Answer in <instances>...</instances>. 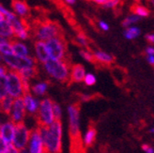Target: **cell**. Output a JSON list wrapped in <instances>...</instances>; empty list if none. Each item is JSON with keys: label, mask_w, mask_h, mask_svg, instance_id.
<instances>
[{"label": "cell", "mask_w": 154, "mask_h": 153, "mask_svg": "<svg viewBox=\"0 0 154 153\" xmlns=\"http://www.w3.org/2000/svg\"><path fill=\"white\" fill-rule=\"evenodd\" d=\"M146 39L148 40L149 42H150L151 44L154 45V34H148L146 36Z\"/></svg>", "instance_id": "ab89813d"}, {"label": "cell", "mask_w": 154, "mask_h": 153, "mask_svg": "<svg viewBox=\"0 0 154 153\" xmlns=\"http://www.w3.org/2000/svg\"><path fill=\"white\" fill-rule=\"evenodd\" d=\"M8 80V94L12 99L23 98L26 92L30 91L31 84L23 80L20 73L12 71H8L7 72Z\"/></svg>", "instance_id": "3957f363"}, {"label": "cell", "mask_w": 154, "mask_h": 153, "mask_svg": "<svg viewBox=\"0 0 154 153\" xmlns=\"http://www.w3.org/2000/svg\"><path fill=\"white\" fill-rule=\"evenodd\" d=\"M12 54L18 57H30V50L27 45L18 40H11Z\"/></svg>", "instance_id": "9a60e30c"}, {"label": "cell", "mask_w": 154, "mask_h": 153, "mask_svg": "<svg viewBox=\"0 0 154 153\" xmlns=\"http://www.w3.org/2000/svg\"><path fill=\"white\" fill-rule=\"evenodd\" d=\"M49 88V83L47 81H38L36 83L31 84L30 86V92L34 96L43 97L46 95Z\"/></svg>", "instance_id": "e0dca14e"}, {"label": "cell", "mask_w": 154, "mask_h": 153, "mask_svg": "<svg viewBox=\"0 0 154 153\" xmlns=\"http://www.w3.org/2000/svg\"><path fill=\"white\" fill-rule=\"evenodd\" d=\"M147 56H154V46H148L146 48Z\"/></svg>", "instance_id": "f35d334b"}, {"label": "cell", "mask_w": 154, "mask_h": 153, "mask_svg": "<svg viewBox=\"0 0 154 153\" xmlns=\"http://www.w3.org/2000/svg\"><path fill=\"white\" fill-rule=\"evenodd\" d=\"M149 132H150L151 133H154V128H151V129L149 130Z\"/></svg>", "instance_id": "7dc6e473"}, {"label": "cell", "mask_w": 154, "mask_h": 153, "mask_svg": "<svg viewBox=\"0 0 154 153\" xmlns=\"http://www.w3.org/2000/svg\"><path fill=\"white\" fill-rule=\"evenodd\" d=\"M80 56L86 60V61H88V62H92V61L94 60V57H93V53L89 52L88 50H85V49H82L80 50L79 52Z\"/></svg>", "instance_id": "4dcf8cb0"}, {"label": "cell", "mask_w": 154, "mask_h": 153, "mask_svg": "<svg viewBox=\"0 0 154 153\" xmlns=\"http://www.w3.org/2000/svg\"><path fill=\"white\" fill-rule=\"evenodd\" d=\"M49 58L55 60H67V45L61 36L45 42Z\"/></svg>", "instance_id": "52a82bcc"}, {"label": "cell", "mask_w": 154, "mask_h": 153, "mask_svg": "<svg viewBox=\"0 0 154 153\" xmlns=\"http://www.w3.org/2000/svg\"><path fill=\"white\" fill-rule=\"evenodd\" d=\"M69 118V132L72 139L78 138L80 133V111L76 104H71L67 107Z\"/></svg>", "instance_id": "9c48e42d"}, {"label": "cell", "mask_w": 154, "mask_h": 153, "mask_svg": "<svg viewBox=\"0 0 154 153\" xmlns=\"http://www.w3.org/2000/svg\"><path fill=\"white\" fill-rule=\"evenodd\" d=\"M34 58L38 64L42 65L49 59V56L47 50H46V45L44 41H34Z\"/></svg>", "instance_id": "5bb4252c"}, {"label": "cell", "mask_w": 154, "mask_h": 153, "mask_svg": "<svg viewBox=\"0 0 154 153\" xmlns=\"http://www.w3.org/2000/svg\"><path fill=\"white\" fill-rule=\"evenodd\" d=\"M10 145L0 137V153H5Z\"/></svg>", "instance_id": "836d02e7"}, {"label": "cell", "mask_w": 154, "mask_h": 153, "mask_svg": "<svg viewBox=\"0 0 154 153\" xmlns=\"http://www.w3.org/2000/svg\"><path fill=\"white\" fill-rule=\"evenodd\" d=\"M31 130L32 129L28 128L26 123L17 124L16 128H15L14 136H13L12 142H11L12 146L19 150H21L23 148H26L27 147V144L29 141Z\"/></svg>", "instance_id": "ba28073f"}, {"label": "cell", "mask_w": 154, "mask_h": 153, "mask_svg": "<svg viewBox=\"0 0 154 153\" xmlns=\"http://www.w3.org/2000/svg\"><path fill=\"white\" fill-rule=\"evenodd\" d=\"M15 128H16V124H14L11 120H10L9 118L4 121H1V124H0V137L9 145H11L12 142Z\"/></svg>", "instance_id": "4fadbf2b"}, {"label": "cell", "mask_w": 154, "mask_h": 153, "mask_svg": "<svg viewBox=\"0 0 154 153\" xmlns=\"http://www.w3.org/2000/svg\"><path fill=\"white\" fill-rule=\"evenodd\" d=\"M38 72V67H35V68L27 69V70L23 71L22 72H20V75L22 76V78H23V80H24V81L28 82V83L31 84V81L37 77Z\"/></svg>", "instance_id": "603a6c76"}, {"label": "cell", "mask_w": 154, "mask_h": 153, "mask_svg": "<svg viewBox=\"0 0 154 153\" xmlns=\"http://www.w3.org/2000/svg\"><path fill=\"white\" fill-rule=\"evenodd\" d=\"M120 3V0H108L103 6V9H115L117 8Z\"/></svg>", "instance_id": "d6a6232c"}, {"label": "cell", "mask_w": 154, "mask_h": 153, "mask_svg": "<svg viewBox=\"0 0 154 153\" xmlns=\"http://www.w3.org/2000/svg\"><path fill=\"white\" fill-rule=\"evenodd\" d=\"M76 42L78 43L82 47H87L88 45V38L84 34H78L76 36Z\"/></svg>", "instance_id": "1f68e13d"}, {"label": "cell", "mask_w": 154, "mask_h": 153, "mask_svg": "<svg viewBox=\"0 0 154 153\" xmlns=\"http://www.w3.org/2000/svg\"><path fill=\"white\" fill-rule=\"evenodd\" d=\"M96 134H97L96 130L94 128H89L84 135V138H83L84 144L86 145L87 147L91 146V145L93 144V142L95 141Z\"/></svg>", "instance_id": "d4e9b609"}, {"label": "cell", "mask_w": 154, "mask_h": 153, "mask_svg": "<svg viewBox=\"0 0 154 153\" xmlns=\"http://www.w3.org/2000/svg\"><path fill=\"white\" fill-rule=\"evenodd\" d=\"M93 57L94 60L103 64H111L114 61V57L112 55L100 50H97L93 53Z\"/></svg>", "instance_id": "ffe728a7"}, {"label": "cell", "mask_w": 154, "mask_h": 153, "mask_svg": "<svg viewBox=\"0 0 154 153\" xmlns=\"http://www.w3.org/2000/svg\"><path fill=\"white\" fill-rule=\"evenodd\" d=\"M46 153H60L62 150V123L55 120L50 126H37Z\"/></svg>", "instance_id": "6da1fadb"}, {"label": "cell", "mask_w": 154, "mask_h": 153, "mask_svg": "<svg viewBox=\"0 0 154 153\" xmlns=\"http://www.w3.org/2000/svg\"><path fill=\"white\" fill-rule=\"evenodd\" d=\"M11 7L15 14L22 18L26 17L29 13V8L27 4L25 1H22V0H12Z\"/></svg>", "instance_id": "ac0fdd59"}, {"label": "cell", "mask_w": 154, "mask_h": 153, "mask_svg": "<svg viewBox=\"0 0 154 153\" xmlns=\"http://www.w3.org/2000/svg\"><path fill=\"white\" fill-rule=\"evenodd\" d=\"M9 118L11 120L14 124H20V123H25V120L27 117V114L24 105V102L23 99H15L13 101V105L11 110V113L9 114Z\"/></svg>", "instance_id": "30bf717a"}, {"label": "cell", "mask_w": 154, "mask_h": 153, "mask_svg": "<svg viewBox=\"0 0 154 153\" xmlns=\"http://www.w3.org/2000/svg\"><path fill=\"white\" fill-rule=\"evenodd\" d=\"M133 13L137 15L138 17L140 18H145V17H148L149 14V11L147 9L146 7L142 6V5H134L133 7Z\"/></svg>", "instance_id": "4316f807"}, {"label": "cell", "mask_w": 154, "mask_h": 153, "mask_svg": "<svg viewBox=\"0 0 154 153\" xmlns=\"http://www.w3.org/2000/svg\"><path fill=\"white\" fill-rule=\"evenodd\" d=\"M147 61L150 65H154V56H147Z\"/></svg>", "instance_id": "b9f144b4"}, {"label": "cell", "mask_w": 154, "mask_h": 153, "mask_svg": "<svg viewBox=\"0 0 154 153\" xmlns=\"http://www.w3.org/2000/svg\"><path fill=\"white\" fill-rule=\"evenodd\" d=\"M26 148L28 153H46L44 144L37 127L31 130Z\"/></svg>", "instance_id": "8fae6325"}, {"label": "cell", "mask_w": 154, "mask_h": 153, "mask_svg": "<svg viewBox=\"0 0 154 153\" xmlns=\"http://www.w3.org/2000/svg\"><path fill=\"white\" fill-rule=\"evenodd\" d=\"M81 99H82V101L87 102V101H88L89 99H90V96L89 95H86V94H83V95H81Z\"/></svg>", "instance_id": "7bdbcfd3"}, {"label": "cell", "mask_w": 154, "mask_h": 153, "mask_svg": "<svg viewBox=\"0 0 154 153\" xmlns=\"http://www.w3.org/2000/svg\"><path fill=\"white\" fill-rule=\"evenodd\" d=\"M23 102H24V105L26 111L27 116L30 117H36V115L40 108V103L41 100L34 96L31 92H26L24 96H23Z\"/></svg>", "instance_id": "7c38bea8"}, {"label": "cell", "mask_w": 154, "mask_h": 153, "mask_svg": "<svg viewBox=\"0 0 154 153\" xmlns=\"http://www.w3.org/2000/svg\"><path fill=\"white\" fill-rule=\"evenodd\" d=\"M0 37L8 40L14 39V32L11 24L6 19L0 22Z\"/></svg>", "instance_id": "d6986e66"}, {"label": "cell", "mask_w": 154, "mask_h": 153, "mask_svg": "<svg viewBox=\"0 0 154 153\" xmlns=\"http://www.w3.org/2000/svg\"><path fill=\"white\" fill-rule=\"evenodd\" d=\"M53 102L47 97L41 100L40 108L35 117L37 126H50L56 120L53 113Z\"/></svg>", "instance_id": "8992f818"}, {"label": "cell", "mask_w": 154, "mask_h": 153, "mask_svg": "<svg viewBox=\"0 0 154 153\" xmlns=\"http://www.w3.org/2000/svg\"><path fill=\"white\" fill-rule=\"evenodd\" d=\"M2 62L8 69V71L16 72L18 73L23 71L38 67V63L33 57H18L13 54L2 57Z\"/></svg>", "instance_id": "277c9868"}, {"label": "cell", "mask_w": 154, "mask_h": 153, "mask_svg": "<svg viewBox=\"0 0 154 153\" xmlns=\"http://www.w3.org/2000/svg\"><path fill=\"white\" fill-rule=\"evenodd\" d=\"M19 149H17L16 148H14L12 145L11 144L10 146H9V148H8V149L6 150V152L5 153H19Z\"/></svg>", "instance_id": "8d00e7d4"}, {"label": "cell", "mask_w": 154, "mask_h": 153, "mask_svg": "<svg viewBox=\"0 0 154 153\" xmlns=\"http://www.w3.org/2000/svg\"><path fill=\"white\" fill-rule=\"evenodd\" d=\"M142 149H143L146 153H154V149H153L150 146H149V145L144 144L143 146H142Z\"/></svg>", "instance_id": "d590c367"}, {"label": "cell", "mask_w": 154, "mask_h": 153, "mask_svg": "<svg viewBox=\"0 0 154 153\" xmlns=\"http://www.w3.org/2000/svg\"><path fill=\"white\" fill-rule=\"evenodd\" d=\"M19 153H28V150H27V148H26L21 149V150L19 151Z\"/></svg>", "instance_id": "f6af8a7d"}, {"label": "cell", "mask_w": 154, "mask_h": 153, "mask_svg": "<svg viewBox=\"0 0 154 153\" xmlns=\"http://www.w3.org/2000/svg\"><path fill=\"white\" fill-rule=\"evenodd\" d=\"M65 2L69 5H73V4H75L76 0H65Z\"/></svg>", "instance_id": "ee69618b"}, {"label": "cell", "mask_w": 154, "mask_h": 153, "mask_svg": "<svg viewBox=\"0 0 154 153\" xmlns=\"http://www.w3.org/2000/svg\"><path fill=\"white\" fill-rule=\"evenodd\" d=\"M5 19V17H4V15L2 14V13H0V22L1 21H3Z\"/></svg>", "instance_id": "bcb514c9"}, {"label": "cell", "mask_w": 154, "mask_h": 153, "mask_svg": "<svg viewBox=\"0 0 154 153\" xmlns=\"http://www.w3.org/2000/svg\"><path fill=\"white\" fill-rule=\"evenodd\" d=\"M90 1H92L93 3L97 4V5H101V6H103L108 0H90Z\"/></svg>", "instance_id": "60d3db41"}, {"label": "cell", "mask_w": 154, "mask_h": 153, "mask_svg": "<svg viewBox=\"0 0 154 153\" xmlns=\"http://www.w3.org/2000/svg\"><path fill=\"white\" fill-rule=\"evenodd\" d=\"M0 54L3 56H9L12 54L11 40L0 37Z\"/></svg>", "instance_id": "7402d4cb"}, {"label": "cell", "mask_w": 154, "mask_h": 153, "mask_svg": "<svg viewBox=\"0 0 154 153\" xmlns=\"http://www.w3.org/2000/svg\"><path fill=\"white\" fill-rule=\"evenodd\" d=\"M42 66L44 72L54 81L66 83L70 80L71 66L67 60H55L49 58Z\"/></svg>", "instance_id": "7a4b0ae2"}, {"label": "cell", "mask_w": 154, "mask_h": 153, "mask_svg": "<svg viewBox=\"0 0 154 153\" xmlns=\"http://www.w3.org/2000/svg\"><path fill=\"white\" fill-rule=\"evenodd\" d=\"M86 70L84 66L80 64H75L71 67L70 72V80L73 83H81L84 82L85 76H86Z\"/></svg>", "instance_id": "2e32d148"}, {"label": "cell", "mask_w": 154, "mask_h": 153, "mask_svg": "<svg viewBox=\"0 0 154 153\" xmlns=\"http://www.w3.org/2000/svg\"><path fill=\"white\" fill-rule=\"evenodd\" d=\"M0 116H1V113H0ZM0 124H1V117H0Z\"/></svg>", "instance_id": "c3c4849f"}, {"label": "cell", "mask_w": 154, "mask_h": 153, "mask_svg": "<svg viewBox=\"0 0 154 153\" xmlns=\"http://www.w3.org/2000/svg\"><path fill=\"white\" fill-rule=\"evenodd\" d=\"M8 72V69L6 68V66L3 63H0V76L6 75Z\"/></svg>", "instance_id": "74e56055"}, {"label": "cell", "mask_w": 154, "mask_h": 153, "mask_svg": "<svg viewBox=\"0 0 154 153\" xmlns=\"http://www.w3.org/2000/svg\"><path fill=\"white\" fill-rule=\"evenodd\" d=\"M53 113H54L55 119L61 121V118H62V108H61L59 103L56 102H53Z\"/></svg>", "instance_id": "f1b7e54d"}, {"label": "cell", "mask_w": 154, "mask_h": 153, "mask_svg": "<svg viewBox=\"0 0 154 153\" xmlns=\"http://www.w3.org/2000/svg\"><path fill=\"white\" fill-rule=\"evenodd\" d=\"M140 20H141L140 17H138L137 15L132 13V14L128 15V16L124 20H123V22H122V26L124 27V28L133 26H134L136 24V23L139 22Z\"/></svg>", "instance_id": "484cf974"}, {"label": "cell", "mask_w": 154, "mask_h": 153, "mask_svg": "<svg viewBox=\"0 0 154 153\" xmlns=\"http://www.w3.org/2000/svg\"><path fill=\"white\" fill-rule=\"evenodd\" d=\"M141 34V30L139 27H137L135 26H130L125 28L124 32H123V36L125 37V39L127 40H134Z\"/></svg>", "instance_id": "cb8c5ba5"}, {"label": "cell", "mask_w": 154, "mask_h": 153, "mask_svg": "<svg viewBox=\"0 0 154 153\" xmlns=\"http://www.w3.org/2000/svg\"><path fill=\"white\" fill-rule=\"evenodd\" d=\"M7 96H9L8 94V80L7 75H3L0 76V100H2Z\"/></svg>", "instance_id": "83f0119b"}, {"label": "cell", "mask_w": 154, "mask_h": 153, "mask_svg": "<svg viewBox=\"0 0 154 153\" xmlns=\"http://www.w3.org/2000/svg\"><path fill=\"white\" fill-rule=\"evenodd\" d=\"M99 27L101 28L103 31H108L109 30V25L104 21H99Z\"/></svg>", "instance_id": "e575fe53"}, {"label": "cell", "mask_w": 154, "mask_h": 153, "mask_svg": "<svg viewBox=\"0 0 154 153\" xmlns=\"http://www.w3.org/2000/svg\"><path fill=\"white\" fill-rule=\"evenodd\" d=\"M32 35L35 41L46 42L56 37L61 36V29L57 24L51 21L41 22L36 25L32 30Z\"/></svg>", "instance_id": "5b68a950"}, {"label": "cell", "mask_w": 154, "mask_h": 153, "mask_svg": "<svg viewBox=\"0 0 154 153\" xmlns=\"http://www.w3.org/2000/svg\"><path fill=\"white\" fill-rule=\"evenodd\" d=\"M13 101L14 99H12L10 96H7L4 99H2V100H0V113L4 115V116H9V114L11 113V110L12 108Z\"/></svg>", "instance_id": "44dd1931"}, {"label": "cell", "mask_w": 154, "mask_h": 153, "mask_svg": "<svg viewBox=\"0 0 154 153\" xmlns=\"http://www.w3.org/2000/svg\"><path fill=\"white\" fill-rule=\"evenodd\" d=\"M96 81H97L96 76L94 74H92V73H87L86 76H85V79H84V83L88 87L95 85Z\"/></svg>", "instance_id": "f546056e"}]
</instances>
